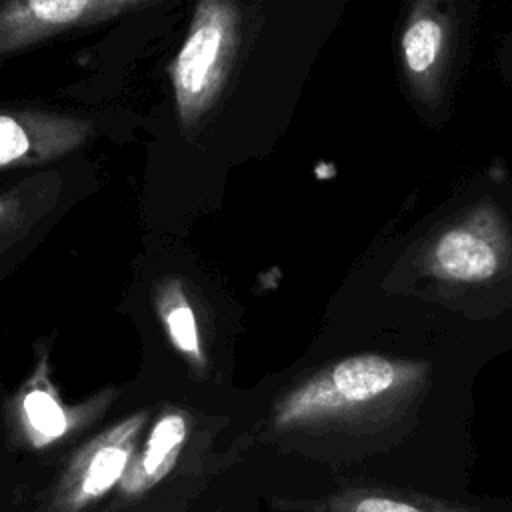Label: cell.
Returning <instances> with one entry per match:
<instances>
[{
  "label": "cell",
  "instance_id": "obj_1",
  "mask_svg": "<svg viewBox=\"0 0 512 512\" xmlns=\"http://www.w3.org/2000/svg\"><path fill=\"white\" fill-rule=\"evenodd\" d=\"M370 256L386 296L450 310L512 300V174L476 172Z\"/></svg>",
  "mask_w": 512,
  "mask_h": 512
},
{
  "label": "cell",
  "instance_id": "obj_2",
  "mask_svg": "<svg viewBox=\"0 0 512 512\" xmlns=\"http://www.w3.org/2000/svg\"><path fill=\"white\" fill-rule=\"evenodd\" d=\"M430 364L384 352H358L314 370L272 404L278 434H366L394 426L424 396Z\"/></svg>",
  "mask_w": 512,
  "mask_h": 512
},
{
  "label": "cell",
  "instance_id": "obj_3",
  "mask_svg": "<svg viewBox=\"0 0 512 512\" xmlns=\"http://www.w3.org/2000/svg\"><path fill=\"white\" fill-rule=\"evenodd\" d=\"M482 0H402L392 32L396 78L416 120L442 130L454 114L480 26Z\"/></svg>",
  "mask_w": 512,
  "mask_h": 512
},
{
  "label": "cell",
  "instance_id": "obj_4",
  "mask_svg": "<svg viewBox=\"0 0 512 512\" xmlns=\"http://www.w3.org/2000/svg\"><path fill=\"white\" fill-rule=\"evenodd\" d=\"M232 0H198L184 44L170 64L182 128H192L218 100L238 46Z\"/></svg>",
  "mask_w": 512,
  "mask_h": 512
},
{
  "label": "cell",
  "instance_id": "obj_5",
  "mask_svg": "<svg viewBox=\"0 0 512 512\" xmlns=\"http://www.w3.org/2000/svg\"><path fill=\"white\" fill-rule=\"evenodd\" d=\"M144 424L146 412L140 410L92 438L62 474L50 512H84L102 500L122 480Z\"/></svg>",
  "mask_w": 512,
  "mask_h": 512
},
{
  "label": "cell",
  "instance_id": "obj_6",
  "mask_svg": "<svg viewBox=\"0 0 512 512\" xmlns=\"http://www.w3.org/2000/svg\"><path fill=\"white\" fill-rule=\"evenodd\" d=\"M152 2L156 0H0V54Z\"/></svg>",
  "mask_w": 512,
  "mask_h": 512
},
{
  "label": "cell",
  "instance_id": "obj_7",
  "mask_svg": "<svg viewBox=\"0 0 512 512\" xmlns=\"http://www.w3.org/2000/svg\"><path fill=\"white\" fill-rule=\"evenodd\" d=\"M92 122L78 116L0 110V168H22L48 162L82 146Z\"/></svg>",
  "mask_w": 512,
  "mask_h": 512
},
{
  "label": "cell",
  "instance_id": "obj_8",
  "mask_svg": "<svg viewBox=\"0 0 512 512\" xmlns=\"http://www.w3.org/2000/svg\"><path fill=\"white\" fill-rule=\"evenodd\" d=\"M294 508L300 512H484L454 500L372 482L344 484L318 500H306Z\"/></svg>",
  "mask_w": 512,
  "mask_h": 512
},
{
  "label": "cell",
  "instance_id": "obj_9",
  "mask_svg": "<svg viewBox=\"0 0 512 512\" xmlns=\"http://www.w3.org/2000/svg\"><path fill=\"white\" fill-rule=\"evenodd\" d=\"M188 440V416L180 410H164L146 436L144 444L136 448L120 488L124 496H138L154 488L176 466L184 444Z\"/></svg>",
  "mask_w": 512,
  "mask_h": 512
},
{
  "label": "cell",
  "instance_id": "obj_10",
  "mask_svg": "<svg viewBox=\"0 0 512 512\" xmlns=\"http://www.w3.org/2000/svg\"><path fill=\"white\" fill-rule=\"evenodd\" d=\"M18 414L26 440L36 448L56 442L72 428L74 418H70V410H66L54 392L44 362L36 366L34 376L26 382Z\"/></svg>",
  "mask_w": 512,
  "mask_h": 512
},
{
  "label": "cell",
  "instance_id": "obj_11",
  "mask_svg": "<svg viewBox=\"0 0 512 512\" xmlns=\"http://www.w3.org/2000/svg\"><path fill=\"white\" fill-rule=\"evenodd\" d=\"M154 304L172 348L188 362L194 372L202 374L206 370V354L202 348L194 308L188 300L182 280L166 278L156 288Z\"/></svg>",
  "mask_w": 512,
  "mask_h": 512
},
{
  "label": "cell",
  "instance_id": "obj_12",
  "mask_svg": "<svg viewBox=\"0 0 512 512\" xmlns=\"http://www.w3.org/2000/svg\"><path fill=\"white\" fill-rule=\"evenodd\" d=\"M494 68L500 80L512 88V18L508 22L506 32L500 38V44L494 52Z\"/></svg>",
  "mask_w": 512,
  "mask_h": 512
},
{
  "label": "cell",
  "instance_id": "obj_13",
  "mask_svg": "<svg viewBox=\"0 0 512 512\" xmlns=\"http://www.w3.org/2000/svg\"><path fill=\"white\" fill-rule=\"evenodd\" d=\"M2 214H4V200L0 198V216H2Z\"/></svg>",
  "mask_w": 512,
  "mask_h": 512
}]
</instances>
